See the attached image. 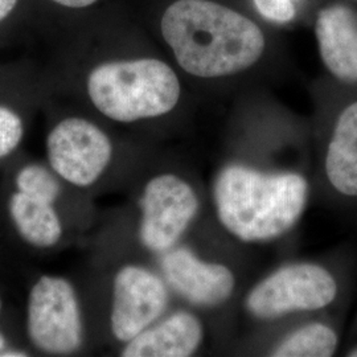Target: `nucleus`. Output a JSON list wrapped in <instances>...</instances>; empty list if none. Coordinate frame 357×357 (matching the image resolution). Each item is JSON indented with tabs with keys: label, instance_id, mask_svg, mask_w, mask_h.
Listing matches in <instances>:
<instances>
[{
	"label": "nucleus",
	"instance_id": "obj_1",
	"mask_svg": "<svg viewBox=\"0 0 357 357\" xmlns=\"http://www.w3.org/2000/svg\"><path fill=\"white\" fill-rule=\"evenodd\" d=\"M312 180L295 168L262 166L231 159L218 167L211 183L217 222L245 245H264L291 233L305 216Z\"/></svg>",
	"mask_w": 357,
	"mask_h": 357
},
{
	"label": "nucleus",
	"instance_id": "obj_2",
	"mask_svg": "<svg viewBox=\"0 0 357 357\" xmlns=\"http://www.w3.org/2000/svg\"><path fill=\"white\" fill-rule=\"evenodd\" d=\"M162 33L178 66L199 78L229 77L257 64L265 51L259 26L209 0H178L162 17Z\"/></svg>",
	"mask_w": 357,
	"mask_h": 357
},
{
	"label": "nucleus",
	"instance_id": "obj_3",
	"mask_svg": "<svg viewBox=\"0 0 357 357\" xmlns=\"http://www.w3.org/2000/svg\"><path fill=\"white\" fill-rule=\"evenodd\" d=\"M351 270L344 258L284 264L249 289L243 311L255 321L274 323L339 308L348 299Z\"/></svg>",
	"mask_w": 357,
	"mask_h": 357
},
{
	"label": "nucleus",
	"instance_id": "obj_4",
	"mask_svg": "<svg viewBox=\"0 0 357 357\" xmlns=\"http://www.w3.org/2000/svg\"><path fill=\"white\" fill-rule=\"evenodd\" d=\"M88 94L105 116L132 123L171 113L180 101L181 85L175 70L160 60H119L90 72Z\"/></svg>",
	"mask_w": 357,
	"mask_h": 357
},
{
	"label": "nucleus",
	"instance_id": "obj_5",
	"mask_svg": "<svg viewBox=\"0 0 357 357\" xmlns=\"http://www.w3.org/2000/svg\"><path fill=\"white\" fill-rule=\"evenodd\" d=\"M138 204L139 241L144 249L160 255L183 243L191 231L202 213L203 197L191 178L167 171L146 181Z\"/></svg>",
	"mask_w": 357,
	"mask_h": 357
},
{
	"label": "nucleus",
	"instance_id": "obj_6",
	"mask_svg": "<svg viewBox=\"0 0 357 357\" xmlns=\"http://www.w3.org/2000/svg\"><path fill=\"white\" fill-rule=\"evenodd\" d=\"M26 330L40 351L53 355L76 352L84 340V324L69 282L44 275L35 283L28 299Z\"/></svg>",
	"mask_w": 357,
	"mask_h": 357
},
{
	"label": "nucleus",
	"instance_id": "obj_7",
	"mask_svg": "<svg viewBox=\"0 0 357 357\" xmlns=\"http://www.w3.org/2000/svg\"><path fill=\"white\" fill-rule=\"evenodd\" d=\"M314 153V178L324 200L357 213V100L337 112Z\"/></svg>",
	"mask_w": 357,
	"mask_h": 357
},
{
	"label": "nucleus",
	"instance_id": "obj_8",
	"mask_svg": "<svg viewBox=\"0 0 357 357\" xmlns=\"http://www.w3.org/2000/svg\"><path fill=\"white\" fill-rule=\"evenodd\" d=\"M160 274L171 293L197 311L225 306L237 293L238 277L228 264L178 243L159 259Z\"/></svg>",
	"mask_w": 357,
	"mask_h": 357
},
{
	"label": "nucleus",
	"instance_id": "obj_9",
	"mask_svg": "<svg viewBox=\"0 0 357 357\" xmlns=\"http://www.w3.org/2000/svg\"><path fill=\"white\" fill-rule=\"evenodd\" d=\"M47 153L57 175L76 187H89L110 166L114 147L107 134L88 119L66 118L50 132Z\"/></svg>",
	"mask_w": 357,
	"mask_h": 357
},
{
	"label": "nucleus",
	"instance_id": "obj_10",
	"mask_svg": "<svg viewBox=\"0 0 357 357\" xmlns=\"http://www.w3.org/2000/svg\"><path fill=\"white\" fill-rule=\"evenodd\" d=\"M172 293L162 274L141 265H125L115 273L110 328L123 344L168 312Z\"/></svg>",
	"mask_w": 357,
	"mask_h": 357
},
{
	"label": "nucleus",
	"instance_id": "obj_11",
	"mask_svg": "<svg viewBox=\"0 0 357 357\" xmlns=\"http://www.w3.org/2000/svg\"><path fill=\"white\" fill-rule=\"evenodd\" d=\"M206 330L197 310L178 308L166 312L147 330L125 344L121 356L191 357L205 342Z\"/></svg>",
	"mask_w": 357,
	"mask_h": 357
},
{
	"label": "nucleus",
	"instance_id": "obj_12",
	"mask_svg": "<svg viewBox=\"0 0 357 357\" xmlns=\"http://www.w3.org/2000/svg\"><path fill=\"white\" fill-rule=\"evenodd\" d=\"M320 57L339 82L357 85V15L342 4L321 10L315 24Z\"/></svg>",
	"mask_w": 357,
	"mask_h": 357
},
{
	"label": "nucleus",
	"instance_id": "obj_13",
	"mask_svg": "<svg viewBox=\"0 0 357 357\" xmlns=\"http://www.w3.org/2000/svg\"><path fill=\"white\" fill-rule=\"evenodd\" d=\"M335 310L303 317V320L271 342L268 348H265V355L271 357L335 356L342 340L340 319L333 314Z\"/></svg>",
	"mask_w": 357,
	"mask_h": 357
},
{
	"label": "nucleus",
	"instance_id": "obj_14",
	"mask_svg": "<svg viewBox=\"0 0 357 357\" xmlns=\"http://www.w3.org/2000/svg\"><path fill=\"white\" fill-rule=\"evenodd\" d=\"M10 213L20 236L36 248H51L63 236L61 221L51 203L16 192L10 202Z\"/></svg>",
	"mask_w": 357,
	"mask_h": 357
},
{
	"label": "nucleus",
	"instance_id": "obj_15",
	"mask_svg": "<svg viewBox=\"0 0 357 357\" xmlns=\"http://www.w3.org/2000/svg\"><path fill=\"white\" fill-rule=\"evenodd\" d=\"M16 187L28 197L53 204L61 192L57 178L48 168L40 165L23 167L16 175Z\"/></svg>",
	"mask_w": 357,
	"mask_h": 357
},
{
	"label": "nucleus",
	"instance_id": "obj_16",
	"mask_svg": "<svg viewBox=\"0 0 357 357\" xmlns=\"http://www.w3.org/2000/svg\"><path fill=\"white\" fill-rule=\"evenodd\" d=\"M23 134L22 118L11 109L0 106V158L13 153L23 139Z\"/></svg>",
	"mask_w": 357,
	"mask_h": 357
},
{
	"label": "nucleus",
	"instance_id": "obj_17",
	"mask_svg": "<svg viewBox=\"0 0 357 357\" xmlns=\"http://www.w3.org/2000/svg\"><path fill=\"white\" fill-rule=\"evenodd\" d=\"M255 8L264 17L277 23H287L295 16L293 0H255Z\"/></svg>",
	"mask_w": 357,
	"mask_h": 357
},
{
	"label": "nucleus",
	"instance_id": "obj_18",
	"mask_svg": "<svg viewBox=\"0 0 357 357\" xmlns=\"http://www.w3.org/2000/svg\"><path fill=\"white\" fill-rule=\"evenodd\" d=\"M60 6L69 7V8H85L94 4L97 0H52Z\"/></svg>",
	"mask_w": 357,
	"mask_h": 357
},
{
	"label": "nucleus",
	"instance_id": "obj_19",
	"mask_svg": "<svg viewBox=\"0 0 357 357\" xmlns=\"http://www.w3.org/2000/svg\"><path fill=\"white\" fill-rule=\"evenodd\" d=\"M343 355L348 357H357V318L355 327H354L352 337H351V340L348 342V344L345 347Z\"/></svg>",
	"mask_w": 357,
	"mask_h": 357
},
{
	"label": "nucleus",
	"instance_id": "obj_20",
	"mask_svg": "<svg viewBox=\"0 0 357 357\" xmlns=\"http://www.w3.org/2000/svg\"><path fill=\"white\" fill-rule=\"evenodd\" d=\"M17 0H0V22L13 13Z\"/></svg>",
	"mask_w": 357,
	"mask_h": 357
},
{
	"label": "nucleus",
	"instance_id": "obj_21",
	"mask_svg": "<svg viewBox=\"0 0 357 357\" xmlns=\"http://www.w3.org/2000/svg\"><path fill=\"white\" fill-rule=\"evenodd\" d=\"M0 311H1V299H0Z\"/></svg>",
	"mask_w": 357,
	"mask_h": 357
}]
</instances>
